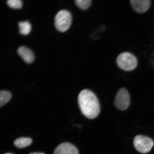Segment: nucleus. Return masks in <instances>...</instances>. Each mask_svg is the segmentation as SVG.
<instances>
[{
  "label": "nucleus",
  "mask_w": 154,
  "mask_h": 154,
  "mask_svg": "<svg viewBox=\"0 0 154 154\" xmlns=\"http://www.w3.org/2000/svg\"><path fill=\"white\" fill-rule=\"evenodd\" d=\"M78 102L81 111L87 118L94 119L99 115V101L93 92L87 89L82 90L79 94Z\"/></svg>",
  "instance_id": "1"
},
{
  "label": "nucleus",
  "mask_w": 154,
  "mask_h": 154,
  "mask_svg": "<svg viewBox=\"0 0 154 154\" xmlns=\"http://www.w3.org/2000/svg\"><path fill=\"white\" fill-rule=\"evenodd\" d=\"M116 62L119 68L126 72L134 70L138 65V60L136 57L128 52H124L120 54L117 57Z\"/></svg>",
  "instance_id": "2"
},
{
  "label": "nucleus",
  "mask_w": 154,
  "mask_h": 154,
  "mask_svg": "<svg viewBox=\"0 0 154 154\" xmlns=\"http://www.w3.org/2000/svg\"><path fill=\"white\" fill-rule=\"evenodd\" d=\"M72 23V16L68 11L62 10L59 11L55 17L54 24L59 31L63 32L68 29Z\"/></svg>",
  "instance_id": "3"
},
{
  "label": "nucleus",
  "mask_w": 154,
  "mask_h": 154,
  "mask_svg": "<svg viewBox=\"0 0 154 154\" xmlns=\"http://www.w3.org/2000/svg\"><path fill=\"white\" fill-rule=\"evenodd\" d=\"M135 148L142 153L149 152L154 145V142L151 138L142 135L137 136L134 140Z\"/></svg>",
  "instance_id": "4"
},
{
  "label": "nucleus",
  "mask_w": 154,
  "mask_h": 154,
  "mask_svg": "<svg viewBox=\"0 0 154 154\" xmlns=\"http://www.w3.org/2000/svg\"><path fill=\"white\" fill-rule=\"evenodd\" d=\"M130 103V96L128 91L124 88H121L115 98L116 106L120 110H125L128 108Z\"/></svg>",
  "instance_id": "5"
},
{
  "label": "nucleus",
  "mask_w": 154,
  "mask_h": 154,
  "mask_svg": "<svg viewBox=\"0 0 154 154\" xmlns=\"http://www.w3.org/2000/svg\"><path fill=\"white\" fill-rule=\"evenodd\" d=\"M53 154H79L75 146L68 142L59 144L54 151Z\"/></svg>",
  "instance_id": "6"
},
{
  "label": "nucleus",
  "mask_w": 154,
  "mask_h": 154,
  "mask_svg": "<svg viewBox=\"0 0 154 154\" xmlns=\"http://www.w3.org/2000/svg\"><path fill=\"white\" fill-rule=\"evenodd\" d=\"M130 2L133 9L139 13L145 12L149 9L151 4L150 0H131Z\"/></svg>",
  "instance_id": "7"
},
{
  "label": "nucleus",
  "mask_w": 154,
  "mask_h": 154,
  "mask_svg": "<svg viewBox=\"0 0 154 154\" xmlns=\"http://www.w3.org/2000/svg\"><path fill=\"white\" fill-rule=\"evenodd\" d=\"M17 52L27 63H31L34 60L35 57L33 53L28 48L22 46L18 48Z\"/></svg>",
  "instance_id": "8"
},
{
  "label": "nucleus",
  "mask_w": 154,
  "mask_h": 154,
  "mask_svg": "<svg viewBox=\"0 0 154 154\" xmlns=\"http://www.w3.org/2000/svg\"><path fill=\"white\" fill-rule=\"evenodd\" d=\"M32 142V140L30 138L21 137L17 138L15 140L14 144L17 148L22 149L30 145Z\"/></svg>",
  "instance_id": "9"
},
{
  "label": "nucleus",
  "mask_w": 154,
  "mask_h": 154,
  "mask_svg": "<svg viewBox=\"0 0 154 154\" xmlns=\"http://www.w3.org/2000/svg\"><path fill=\"white\" fill-rule=\"evenodd\" d=\"M18 26L19 32L23 35L28 34L32 29L31 25L28 21L19 22Z\"/></svg>",
  "instance_id": "10"
},
{
  "label": "nucleus",
  "mask_w": 154,
  "mask_h": 154,
  "mask_svg": "<svg viewBox=\"0 0 154 154\" xmlns=\"http://www.w3.org/2000/svg\"><path fill=\"white\" fill-rule=\"evenodd\" d=\"M11 97V94L9 92L2 90L0 92V106H2L9 102Z\"/></svg>",
  "instance_id": "11"
},
{
  "label": "nucleus",
  "mask_w": 154,
  "mask_h": 154,
  "mask_svg": "<svg viewBox=\"0 0 154 154\" xmlns=\"http://www.w3.org/2000/svg\"><path fill=\"white\" fill-rule=\"evenodd\" d=\"M75 2L77 6L83 11L89 8L92 3L91 0H76Z\"/></svg>",
  "instance_id": "12"
},
{
  "label": "nucleus",
  "mask_w": 154,
  "mask_h": 154,
  "mask_svg": "<svg viewBox=\"0 0 154 154\" xmlns=\"http://www.w3.org/2000/svg\"><path fill=\"white\" fill-rule=\"evenodd\" d=\"M7 3L9 7L14 9H20L23 5L22 2L20 0H8Z\"/></svg>",
  "instance_id": "13"
},
{
  "label": "nucleus",
  "mask_w": 154,
  "mask_h": 154,
  "mask_svg": "<svg viewBox=\"0 0 154 154\" xmlns=\"http://www.w3.org/2000/svg\"><path fill=\"white\" fill-rule=\"evenodd\" d=\"M29 154H45L42 152H34L30 153Z\"/></svg>",
  "instance_id": "14"
},
{
  "label": "nucleus",
  "mask_w": 154,
  "mask_h": 154,
  "mask_svg": "<svg viewBox=\"0 0 154 154\" xmlns=\"http://www.w3.org/2000/svg\"><path fill=\"white\" fill-rule=\"evenodd\" d=\"M11 154V153H6V154Z\"/></svg>",
  "instance_id": "15"
}]
</instances>
